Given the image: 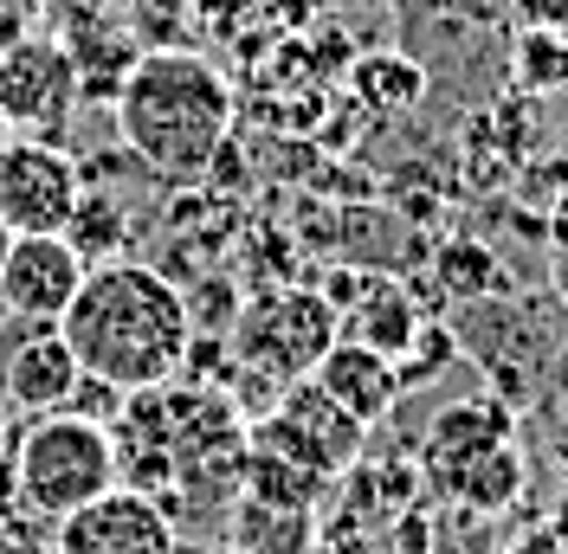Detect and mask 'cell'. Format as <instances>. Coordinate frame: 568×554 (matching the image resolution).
<instances>
[{
  "label": "cell",
  "instance_id": "6da1fadb",
  "mask_svg": "<svg viewBox=\"0 0 568 554\" xmlns=\"http://www.w3.org/2000/svg\"><path fill=\"white\" fill-rule=\"evenodd\" d=\"M59 336L71 342L91 381L142 393L187 368L194 316H187V290L169 271L136 265V258H104L84 271L71 310L59 316Z\"/></svg>",
  "mask_w": 568,
  "mask_h": 554
},
{
  "label": "cell",
  "instance_id": "7a4b0ae2",
  "mask_svg": "<svg viewBox=\"0 0 568 554\" xmlns=\"http://www.w3.org/2000/svg\"><path fill=\"white\" fill-rule=\"evenodd\" d=\"M110 110L130 162L162 181H201L233 142V84L194 45H142Z\"/></svg>",
  "mask_w": 568,
  "mask_h": 554
},
{
  "label": "cell",
  "instance_id": "3957f363",
  "mask_svg": "<svg viewBox=\"0 0 568 554\" xmlns=\"http://www.w3.org/2000/svg\"><path fill=\"white\" fill-rule=\"evenodd\" d=\"M116 484H123V471H116V439H110L104 419L45 413L20 425V439H13V496L39 522H65L71 510L98 503Z\"/></svg>",
  "mask_w": 568,
  "mask_h": 554
},
{
  "label": "cell",
  "instance_id": "277c9868",
  "mask_svg": "<svg viewBox=\"0 0 568 554\" xmlns=\"http://www.w3.org/2000/svg\"><path fill=\"white\" fill-rule=\"evenodd\" d=\"M343 336V316L329 310L323 290H304V284H278V290H258L240 304L233 316V355L240 368L258 375L265 387H291L317 368L329 342Z\"/></svg>",
  "mask_w": 568,
  "mask_h": 554
},
{
  "label": "cell",
  "instance_id": "5b68a950",
  "mask_svg": "<svg viewBox=\"0 0 568 554\" xmlns=\"http://www.w3.org/2000/svg\"><path fill=\"white\" fill-rule=\"evenodd\" d=\"M459 348L491 375V387H504L497 400H530L536 368H549L562 355V336L556 322H542V304L524 297V290H504V297H485V304H459V322H453Z\"/></svg>",
  "mask_w": 568,
  "mask_h": 554
},
{
  "label": "cell",
  "instance_id": "8992f818",
  "mask_svg": "<svg viewBox=\"0 0 568 554\" xmlns=\"http://www.w3.org/2000/svg\"><path fill=\"white\" fill-rule=\"evenodd\" d=\"M246 439L258 451H278L291 464H304V471H317V478H343L355 471V458L368 451V425L355 413H343L329 393H323L311 375L304 381H291L272 393V407L246 425Z\"/></svg>",
  "mask_w": 568,
  "mask_h": 554
},
{
  "label": "cell",
  "instance_id": "52a82bcc",
  "mask_svg": "<svg viewBox=\"0 0 568 554\" xmlns=\"http://www.w3.org/2000/svg\"><path fill=\"white\" fill-rule=\"evenodd\" d=\"M84 194V168L59 142L7 136L0 142V219L7 233H65Z\"/></svg>",
  "mask_w": 568,
  "mask_h": 554
},
{
  "label": "cell",
  "instance_id": "ba28073f",
  "mask_svg": "<svg viewBox=\"0 0 568 554\" xmlns=\"http://www.w3.org/2000/svg\"><path fill=\"white\" fill-rule=\"evenodd\" d=\"M71 110H78V71H71L65 39H13L0 52V116H7V136L59 142Z\"/></svg>",
  "mask_w": 568,
  "mask_h": 554
},
{
  "label": "cell",
  "instance_id": "9c48e42d",
  "mask_svg": "<svg viewBox=\"0 0 568 554\" xmlns=\"http://www.w3.org/2000/svg\"><path fill=\"white\" fill-rule=\"evenodd\" d=\"M52 554H181V535L155 496L116 484L98 503L52 522Z\"/></svg>",
  "mask_w": 568,
  "mask_h": 554
},
{
  "label": "cell",
  "instance_id": "30bf717a",
  "mask_svg": "<svg viewBox=\"0 0 568 554\" xmlns=\"http://www.w3.org/2000/svg\"><path fill=\"white\" fill-rule=\"evenodd\" d=\"M78 381H84V368H78L71 342L59 336V322H13L0 336V400H7V413L20 419L65 413Z\"/></svg>",
  "mask_w": 568,
  "mask_h": 554
},
{
  "label": "cell",
  "instance_id": "8fae6325",
  "mask_svg": "<svg viewBox=\"0 0 568 554\" xmlns=\"http://www.w3.org/2000/svg\"><path fill=\"white\" fill-rule=\"evenodd\" d=\"M84 258L65 233H20L0 265V310L13 322H59L84 284Z\"/></svg>",
  "mask_w": 568,
  "mask_h": 554
},
{
  "label": "cell",
  "instance_id": "7c38bea8",
  "mask_svg": "<svg viewBox=\"0 0 568 554\" xmlns=\"http://www.w3.org/2000/svg\"><path fill=\"white\" fill-rule=\"evenodd\" d=\"M420 478L433 496H453V503H471V510L510 516L524 503V484H530V451H524V439L420 451Z\"/></svg>",
  "mask_w": 568,
  "mask_h": 554
},
{
  "label": "cell",
  "instance_id": "4fadbf2b",
  "mask_svg": "<svg viewBox=\"0 0 568 554\" xmlns=\"http://www.w3.org/2000/svg\"><path fill=\"white\" fill-rule=\"evenodd\" d=\"M311 381H317L343 413L362 419L368 432H375V425L400 407V393H407V387H400V368H394L388 355L362 348L355 336H336V342H329V355L311 368Z\"/></svg>",
  "mask_w": 568,
  "mask_h": 554
},
{
  "label": "cell",
  "instance_id": "5bb4252c",
  "mask_svg": "<svg viewBox=\"0 0 568 554\" xmlns=\"http://www.w3.org/2000/svg\"><path fill=\"white\" fill-rule=\"evenodd\" d=\"M349 336L362 348H375V355H388V361H400V355H407V348H414V336H420V304H414V297H407V284H394V277H368V290H362V297H355L349 310Z\"/></svg>",
  "mask_w": 568,
  "mask_h": 554
},
{
  "label": "cell",
  "instance_id": "9a60e30c",
  "mask_svg": "<svg viewBox=\"0 0 568 554\" xmlns=\"http://www.w3.org/2000/svg\"><path fill=\"white\" fill-rule=\"evenodd\" d=\"M329 490H336L329 478L291 464V458H278V451H258L246 439V458H240V496L272 503V510H311V516H317V503L329 496Z\"/></svg>",
  "mask_w": 568,
  "mask_h": 554
},
{
  "label": "cell",
  "instance_id": "2e32d148",
  "mask_svg": "<svg viewBox=\"0 0 568 554\" xmlns=\"http://www.w3.org/2000/svg\"><path fill=\"white\" fill-rule=\"evenodd\" d=\"M433 277H439L446 304H485V297L517 290L510 271H504V258H497L491 245H478V239H446L439 252H433Z\"/></svg>",
  "mask_w": 568,
  "mask_h": 554
},
{
  "label": "cell",
  "instance_id": "e0dca14e",
  "mask_svg": "<svg viewBox=\"0 0 568 554\" xmlns=\"http://www.w3.org/2000/svg\"><path fill=\"white\" fill-rule=\"evenodd\" d=\"M311 542H317V516H311V510H272V503L240 496V510H233V542H226V548H240V554H311Z\"/></svg>",
  "mask_w": 568,
  "mask_h": 554
},
{
  "label": "cell",
  "instance_id": "ac0fdd59",
  "mask_svg": "<svg viewBox=\"0 0 568 554\" xmlns=\"http://www.w3.org/2000/svg\"><path fill=\"white\" fill-rule=\"evenodd\" d=\"M504 548V516L471 510L453 496L426 503V529H420V554H497Z\"/></svg>",
  "mask_w": 568,
  "mask_h": 554
},
{
  "label": "cell",
  "instance_id": "d6986e66",
  "mask_svg": "<svg viewBox=\"0 0 568 554\" xmlns=\"http://www.w3.org/2000/svg\"><path fill=\"white\" fill-rule=\"evenodd\" d=\"M355 98L368 110H414L426 98V71L407 52H368L355 65Z\"/></svg>",
  "mask_w": 568,
  "mask_h": 554
},
{
  "label": "cell",
  "instance_id": "ffe728a7",
  "mask_svg": "<svg viewBox=\"0 0 568 554\" xmlns=\"http://www.w3.org/2000/svg\"><path fill=\"white\" fill-rule=\"evenodd\" d=\"M65 239L78 245L84 265H104V258H123V207L110 201L104 187H84L78 194V213H71Z\"/></svg>",
  "mask_w": 568,
  "mask_h": 554
},
{
  "label": "cell",
  "instance_id": "44dd1931",
  "mask_svg": "<svg viewBox=\"0 0 568 554\" xmlns=\"http://www.w3.org/2000/svg\"><path fill=\"white\" fill-rule=\"evenodd\" d=\"M517 78L530 84V91H556V84H568V39H549V33H530L524 39V59H517Z\"/></svg>",
  "mask_w": 568,
  "mask_h": 554
},
{
  "label": "cell",
  "instance_id": "7402d4cb",
  "mask_svg": "<svg viewBox=\"0 0 568 554\" xmlns=\"http://www.w3.org/2000/svg\"><path fill=\"white\" fill-rule=\"evenodd\" d=\"M542 458L562 471V484H568V407H556V419H542Z\"/></svg>",
  "mask_w": 568,
  "mask_h": 554
},
{
  "label": "cell",
  "instance_id": "603a6c76",
  "mask_svg": "<svg viewBox=\"0 0 568 554\" xmlns=\"http://www.w3.org/2000/svg\"><path fill=\"white\" fill-rule=\"evenodd\" d=\"M549 297L556 310H568V239H549Z\"/></svg>",
  "mask_w": 568,
  "mask_h": 554
},
{
  "label": "cell",
  "instance_id": "cb8c5ba5",
  "mask_svg": "<svg viewBox=\"0 0 568 554\" xmlns=\"http://www.w3.org/2000/svg\"><path fill=\"white\" fill-rule=\"evenodd\" d=\"M549 239H568V181H562V194L549 201Z\"/></svg>",
  "mask_w": 568,
  "mask_h": 554
},
{
  "label": "cell",
  "instance_id": "d4e9b609",
  "mask_svg": "<svg viewBox=\"0 0 568 554\" xmlns=\"http://www.w3.org/2000/svg\"><path fill=\"white\" fill-rule=\"evenodd\" d=\"M556 535H562V542H568V484L556 490Z\"/></svg>",
  "mask_w": 568,
  "mask_h": 554
},
{
  "label": "cell",
  "instance_id": "484cf974",
  "mask_svg": "<svg viewBox=\"0 0 568 554\" xmlns=\"http://www.w3.org/2000/svg\"><path fill=\"white\" fill-rule=\"evenodd\" d=\"M7 245H13V233H7V219H0V265H7Z\"/></svg>",
  "mask_w": 568,
  "mask_h": 554
},
{
  "label": "cell",
  "instance_id": "4316f807",
  "mask_svg": "<svg viewBox=\"0 0 568 554\" xmlns=\"http://www.w3.org/2000/svg\"><path fill=\"white\" fill-rule=\"evenodd\" d=\"M556 381H562V393H568V348H562V375H556Z\"/></svg>",
  "mask_w": 568,
  "mask_h": 554
},
{
  "label": "cell",
  "instance_id": "83f0119b",
  "mask_svg": "<svg viewBox=\"0 0 568 554\" xmlns=\"http://www.w3.org/2000/svg\"><path fill=\"white\" fill-rule=\"evenodd\" d=\"M7 329H13V316H7V310H0V336H7Z\"/></svg>",
  "mask_w": 568,
  "mask_h": 554
},
{
  "label": "cell",
  "instance_id": "f1b7e54d",
  "mask_svg": "<svg viewBox=\"0 0 568 554\" xmlns=\"http://www.w3.org/2000/svg\"><path fill=\"white\" fill-rule=\"evenodd\" d=\"M0 142H7V116H0Z\"/></svg>",
  "mask_w": 568,
  "mask_h": 554
},
{
  "label": "cell",
  "instance_id": "f546056e",
  "mask_svg": "<svg viewBox=\"0 0 568 554\" xmlns=\"http://www.w3.org/2000/svg\"><path fill=\"white\" fill-rule=\"evenodd\" d=\"M497 554H510V548H497Z\"/></svg>",
  "mask_w": 568,
  "mask_h": 554
},
{
  "label": "cell",
  "instance_id": "4dcf8cb0",
  "mask_svg": "<svg viewBox=\"0 0 568 554\" xmlns=\"http://www.w3.org/2000/svg\"><path fill=\"white\" fill-rule=\"evenodd\" d=\"M562 554H568V542H562Z\"/></svg>",
  "mask_w": 568,
  "mask_h": 554
}]
</instances>
